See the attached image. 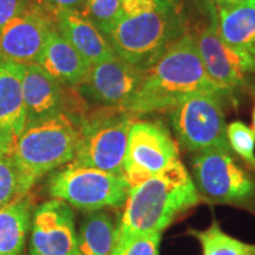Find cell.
Here are the masks:
<instances>
[{"instance_id":"52a82bcc","label":"cell","mask_w":255,"mask_h":255,"mask_svg":"<svg viewBox=\"0 0 255 255\" xmlns=\"http://www.w3.org/2000/svg\"><path fill=\"white\" fill-rule=\"evenodd\" d=\"M193 182L201 200L218 205L255 206V177L232 151L206 149L193 157Z\"/></svg>"},{"instance_id":"6da1fadb","label":"cell","mask_w":255,"mask_h":255,"mask_svg":"<svg viewBox=\"0 0 255 255\" xmlns=\"http://www.w3.org/2000/svg\"><path fill=\"white\" fill-rule=\"evenodd\" d=\"M202 92L232 97L209 77L196 37L184 33L150 69L144 71L141 87L122 109L133 115L170 110L190 96Z\"/></svg>"},{"instance_id":"7402d4cb","label":"cell","mask_w":255,"mask_h":255,"mask_svg":"<svg viewBox=\"0 0 255 255\" xmlns=\"http://www.w3.org/2000/svg\"><path fill=\"white\" fill-rule=\"evenodd\" d=\"M188 233L200 242L203 255H255V244L235 239L222 231L214 219L208 228L189 229Z\"/></svg>"},{"instance_id":"8992f818","label":"cell","mask_w":255,"mask_h":255,"mask_svg":"<svg viewBox=\"0 0 255 255\" xmlns=\"http://www.w3.org/2000/svg\"><path fill=\"white\" fill-rule=\"evenodd\" d=\"M46 190L52 199L91 213L123 207L130 186L124 175L108 173L72 161L51 174Z\"/></svg>"},{"instance_id":"f546056e","label":"cell","mask_w":255,"mask_h":255,"mask_svg":"<svg viewBox=\"0 0 255 255\" xmlns=\"http://www.w3.org/2000/svg\"><path fill=\"white\" fill-rule=\"evenodd\" d=\"M242 1V0H218V9L220 7H223V6H229V5H234L238 4V2ZM218 12V11H216Z\"/></svg>"},{"instance_id":"2e32d148","label":"cell","mask_w":255,"mask_h":255,"mask_svg":"<svg viewBox=\"0 0 255 255\" xmlns=\"http://www.w3.org/2000/svg\"><path fill=\"white\" fill-rule=\"evenodd\" d=\"M53 24L60 36L65 38L90 65L116 57L107 37L81 12H58L53 15Z\"/></svg>"},{"instance_id":"9a60e30c","label":"cell","mask_w":255,"mask_h":255,"mask_svg":"<svg viewBox=\"0 0 255 255\" xmlns=\"http://www.w3.org/2000/svg\"><path fill=\"white\" fill-rule=\"evenodd\" d=\"M25 65L0 62V139L15 143L26 127L21 83Z\"/></svg>"},{"instance_id":"7c38bea8","label":"cell","mask_w":255,"mask_h":255,"mask_svg":"<svg viewBox=\"0 0 255 255\" xmlns=\"http://www.w3.org/2000/svg\"><path fill=\"white\" fill-rule=\"evenodd\" d=\"M144 72L120 58L90 65L77 91L85 101L101 107L123 108L141 87Z\"/></svg>"},{"instance_id":"e0dca14e","label":"cell","mask_w":255,"mask_h":255,"mask_svg":"<svg viewBox=\"0 0 255 255\" xmlns=\"http://www.w3.org/2000/svg\"><path fill=\"white\" fill-rule=\"evenodd\" d=\"M36 64L60 84L77 88L87 77L90 64L57 32L50 31Z\"/></svg>"},{"instance_id":"d4e9b609","label":"cell","mask_w":255,"mask_h":255,"mask_svg":"<svg viewBox=\"0 0 255 255\" xmlns=\"http://www.w3.org/2000/svg\"><path fill=\"white\" fill-rule=\"evenodd\" d=\"M161 233L119 239L111 255H159Z\"/></svg>"},{"instance_id":"cb8c5ba5","label":"cell","mask_w":255,"mask_h":255,"mask_svg":"<svg viewBox=\"0 0 255 255\" xmlns=\"http://www.w3.org/2000/svg\"><path fill=\"white\" fill-rule=\"evenodd\" d=\"M81 14L105 34L123 15L121 0H85Z\"/></svg>"},{"instance_id":"9c48e42d","label":"cell","mask_w":255,"mask_h":255,"mask_svg":"<svg viewBox=\"0 0 255 255\" xmlns=\"http://www.w3.org/2000/svg\"><path fill=\"white\" fill-rule=\"evenodd\" d=\"M176 159L178 145L163 124L133 121L123 162V175L130 188L161 173Z\"/></svg>"},{"instance_id":"4dcf8cb0","label":"cell","mask_w":255,"mask_h":255,"mask_svg":"<svg viewBox=\"0 0 255 255\" xmlns=\"http://www.w3.org/2000/svg\"><path fill=\"white\" fill-rule=\"evenodd\" d=\"M248 89H250L252 94L255 96V79L254 81H248Z\"/></svg>"},{"instance_id":"5b68a950","label":"cell","mask_w":255,"mask_h":255,"mask_svg":"<svg viewBox=\"0 0 255 255\" xmlns=\"http://www.w3.org/2000/svg\"><path fill=\"white\" fill-rule=\"evenodd\" d=\"M136 115L116 107L88 111L78 123L79 137L73 162L123 175L128 136Z\"/></svg>"},{"instance_id":"ba28073f","label":"cell","mask_w":255,"mask_h":255,"mask_svg":"<svg viewBox=\"0 0 255 255\" xmlns=\"http://www.w3.org/2000/svg\"><path fill=\"white\" fill-rule=\"evenodd\" d=\"M223 98L225 96L215 92H202L190 96L169 110L175 136L186 150L199 152L206 149H222L231 151Z\"/></svg>"},{"instance_id":"4fadbf2b","label":"cell","mask_w":255,"mask_h":255,"mask_svg":"<svg viewBox=\"0 0 255 255\" xmlns=\"http://www.w3.org/2000/svg\"><path fill=\"white\" fill-rule=\"evenodd\" d=\"M52 28L53 18L31 2L23 13L0 28V62L36 64Z\"/></svg>"},{"instance_id":"836d02e7","label":"cell","mask_w":255,"mask_h":255,"mask_svg":"<svg viewBox=\"0 0 255 255\" xmlns=\"http://www.w3.org/2000/svg\"><path fill=\"white\" fill-rule=\"evenodd\" d=\"M173 1H175V2H177V4H178V0H173Z\"/></svg>"},{"instance_id":"30bf717a","label":"cell","mask_w":255,"mask_h":255,"mask_svg":"<svg viewBox=\"0 0 255 255\" xmlns=\"http://www.w3.org/2000/svg\"><path fill=\"white\" fill-rule=\"evenodd\" d=\"M196 43L209 77L232 96L248 88V73H255V58L244 50L235 49L219 36L216 19L197 34Z\"/></svg>"},{"instance_id":"44dd1931","label":"cell","mask_w":255,"mask_h":255,"mask_svg":"<svg viewBox=\"0 0 255 255\" xmlns=\"http://www.w3.org/2000/svg\"><path fill=\"white\" fill-rule=\"evenodd\" d=\"M13 145L0 139V208L28 195L34 187L15 162Z\"/></svg>"},{"instance_id":"1f68e13d","label":"cell","mask_w":255,"mask_h":255,"mask_svg":"<svg viewBox=\"0 0 255 255\" xmlns=\"http://www.w3.org/2000/svg\"><path fill=\"white\" fill-rule=\"evenodd\" d=\"M252 124H253V128H252V129H253V131L255 132V105L253 108V111H252Z\"/></svg>"},{"instance_id":"d6a6232c","label":"cell","mask_w":255,"mask_h":255,"mask_svg":"<svg viewBox=\"0 0 255 255\" xmlns=\"http://www.w3.org/2000/svg\"><path fill=\"white\" fill-rule=\"evenodd\" d=\"M188 1H190V2H191V4L196 5V1H197V0H188Z\"/></svg>"},{"instance_id":"484cf974","label":"cell","mask_w":255,"mask_h":255,"mask_svg":"<svg viewBox=\"0 0 255 255\" xmlns=\"http://www.w3.org/2000/svg\"><path fill=\"white\" fill-rule=\"evenodd\" d=\"M123 15H138L178 8L173 0H121Z\"/></svg>"},{"instance_id":"8fae6325","label":"cell","mask_w":255,"mask_h":255,"mask_svg":"<svg viewBox=\"0 0 255 255\" xmlns=\"http://www.w3.org/2000/svg\"><path fill=\"white\" fill-rule=\"evenodd\" d=\"M28 255H77V231L71 206L51 199L33 210Z\"/></svg>"},{"instance_id":"ac0fdd59","label":"cell","mask_w":255,"mask_h":255,"mask_svg":"<svg viewBox=\"0 0 255 255\" xmlns=\"http://www.w3.org/2000/svg\"><path fill=\"white\" fill-rule=\"evenodd\" d=\"M218 32L229 46L244 50L255 58V0H242L216 12Z\"/></svg>"},{"instance_id":"277c9868","label":"cell","mask_w":255,"mask_h":255,"mask_svg":"<svg viewBox=\"0 0 255 255\" xmlns=\"http://www.w3.org/2000/svg\"><path fill=\"white\" fill-rule=\"evenodd\" d=\"M78 124L65 113L28 123L13 145L19 168L36 186L40 178L73 161Z\"/></svg>"},{"instance_id":"83f0119b","label":"cell","mask_w":255,"mask_h":255,"mask_svg":"<svg viewBox=\"0 0 255 255\" xmlns=\"http://www.w3.org/2000/svg\"><path fill=\"white\" fill-rule=\"evenodd\" d=\"M31 5L30 0H0V28Z\"/></svg>"},{"instance_id":"ffe728a7","label":"cell","mask_w":255,"mask_h":255,"mask_svg":"<svg viewBox=\"0 0 255 255\" xmlns=\"http://www.w3.org/2000/svg\"><path fill=\"white\" fill-rule=\"evenodd\" d=\"M119 240V223L107 210L88 213L77 233V255H110Z\"/></svg>"},{"instance_id":"f1b7e54d","label":"cell","mask_w":255,"mask_h":255,"mask_svg":"<svg viewBox=\"0 0 255 255\" xmlns=\"http://www.w3.org/2000/svg\"><path fill=\"white\" fill-rule=\"evenodd\" d=\"M196 7L201 13L206 14L209 20L216 19V11H218V0H197Z\"/></svg>"},{"instance_id":"3957f363","label":"cell","mask_w":255,"mask_h":255,"mask_svg":"<svg viewBox=\"0 0 255 255\" xmlns=\"http://www.w3.org/2000/svg\"><path fill=\"white\" fill-rule=\"evenodd\" d=\"M186 33L180 8L122 15L104 34L117 57L146 71Z\"/></svg>"},{"instance_id":"d6986e66","label":"cell","mask_w":255,"mask_h":255,"mask_svg":"<svg viewBox=\"0 0 255 255\" xmlns=\"http://www.w3.org/2000/svg\"><path fill=\"white\" fill-rule=\"evenodd\" d=\"M34 208L30 194L0 208V255H23Z\"/></svg>"},{"instance_id":"e575fe53","label":"cell","mask_w":255,"mask_h":255,"mask_svg":"<svg viewBox=\"0 0 255 255\" xmlns=\"http://www.w3.org/2000/svg\"><path fill=\"white\" fill-rule=\"evenodd\" d=\"M110 255H111V254H110Z\"/></svg>"},{"instance_id":"4316f807","label":"cell","mask_w":255,"mask_h":255,"mask_svg":"<svg viewBox=\"0 0 255 255\" xmlns=\"http://www.w3.org/2000/svg\"><path fill=\"white\" fill-rule=\"evenodd\" d=\"M30 1L53 18L56 13L63 11L81 12L85 0H30Z\"/></svg>"},{"instance_id":"7a4b0ae2","label":"cell","mask_w":255,"mask_h":255,"mask_svg":"<svg viewBox=\"0 0 255 255\" xmlns=\"http://www.w3.org/2000/svg\"><path fill=\"white\" fill-rule=\"evenodd\" d=\"M200 202L193 178L182 162L176 159L161 173L130 188L119 222V239L162 233Z\"/></svg>"},{"instance_id":"603a6c76","label":"cell","mask_w":255,"mask_h":255,"mask_svg":"<svg viewBox=\"0 0 255 255\" xmlns=\"http://www.w3.org/2000/svg\"><path fill=\"white\" fill-rule=\"evenodd\" d=\"M227 139L231 151L255 173V132L241 121L227 124Z\"/></svg>"},{"instance_id":"5bb4252c","label":"cell","mask_w":255,"mask_h":255,"mask_svg":"<svg viewBox=\"0 0 255 255\" xmlns=\"http://www.w3.org/2000/svg\"><path fill=\"white\" fill-rule=\"evenodd\" d=\"M26 124L66 113L72 88L60 84L37 64L25 66L21 83Z\"/></svg>"}]
</instances>
